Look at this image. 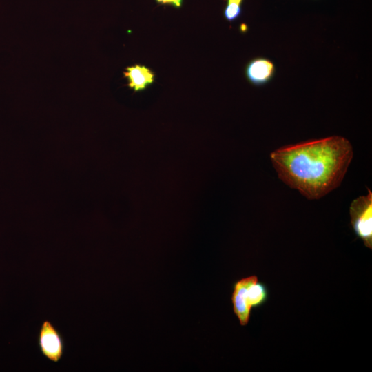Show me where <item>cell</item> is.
Wrapping results in <instances>:
<instances>
[{"label":"cell","instance_id":"8992f818","mask_svg":"<svg viewBox=\"0 0 372 372\" xmlns=\"http://www.w3.org/2000/svg\"><path fill=\"white\" fill-rule=\"evenodd\" d=\"M123 74L128 81L127 86L135 92L145 89L154 79V74L149 68L137 64L126 68Z\"/></svg>","mask_w":372,"mask_h":372},{"label":"cell","instance_id":"7a4b0ae2","mask_svg":"<svg viewBox=\"0 0 372 372\" xmlns=\"http://www.w3.org/2000/svg\"><path fill=\"white\" fill-rule=\"evenodd\" d=\"M231 302L233 311L240 325L248 324L251 310L264 304L268 298L267 287L256 276L243 278L234 283Z\"/></svg>","mask_w":372,"mask_h":372},{"label":"cell","instance_id":"3957f363","mask_svg":"<svg viewBox=\"0 0 372 372\" xmlns=\"http://www.w3.org/2000/svg\"><path fill=\"white\" fill-rule=\"evenodd\" d=\"M366 196H360L351 203V223L356 234L364 245L372 248V192L367 188Z\"/></svg>","mask_w":372,"mask_h":372},{"label":"cell","instance_id":"5b68a950","mask_svg":"<svg viewBox=\"0 0 372 372\" xmlns=\"http://www.w3.org/2000/svg\"><path fill=\"white\" fill-rule=\"evenodd\" d=\"M274 71L272 62L264 58H258L249 63L246 68V75L253 84L262 85L270 80Z\"/></svg>","mask_w":372,"mask_h":372},{"label":"cell","instance_id":"277c9868","mask_svg":"<svg viewBox=\"0 0 372 372\" xmlns=\"http://www.w3.org/2000/svg\"><path fill=\"white\" fill-rule=\"evenodd\" d=\"M38 345L42 355L50 361L59 362L65 351V342L61 332L49 320H44L38 333Z\"/></svg>","mask_w":372,"mask_h":372},{"label":"cell","instance_id":"6da1fadb","mask_svg":"<svg viewBox=\"0 0 372 372\" xmlns=\"http://www.w3.org/2000/svg\"><path fill=\"white\" fill-rule=\"evenodd\" d=\"M353 155L350 142L333 136L280 147L270 158L281 180L316 200L340 185Z\"/></svg>","mask_w":372,"mask_h":372},{"label":"cell","instance_id":"ba28073f","mask_svg":"<svg viewBox=\"0 0 372 372\" xmlns=\"http://www.w3.org/2000/svg\"><path fill=\"white\" fill-rule=\"evenodd\" d=\"M158 3L163 4H171L176 8H180L182 4V0H156Z\"/></svg>","mask_w":372,"mask_h":372},{"label":"cell","instance_id":"52a82bcc","mask_svg":"<svg viewBox=\"0 0 372 372\" xmlns=\"http://www.w3.org/2000/svg\"><path fill=\"white\" fill-rule=\"evenodd\" d=\"M242 0H228L225 10V17L228 21H233L240 14V3Z\"/></svg>","mask_w":372,"mask_h":372}]
</instances>
